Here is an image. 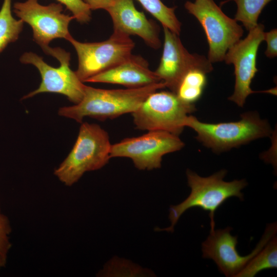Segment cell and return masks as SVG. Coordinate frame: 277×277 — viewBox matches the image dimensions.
<instances>
[{"instance_id":"1","label":"cell","mask_w":277,"mask_h":277,"mask_svg":"<svg viewBox=\"0 0 277 277\" xmlns=\"http://www.w3.org/2000/svg\"><path fill=\"white\" fill-rule=\"evenodd\" d=\"M166 87L164 83L125 89H104L86 86L82 101L60 108L58 114L82 123L85 117L100 121L133 112L151 93Z\"/></svg>"},{"instance_id":"2","label":"cell","mask_w":277,"mask_h":277,"mask_svg":"<svg viewBox=\"0 0 277 277\" xmlns=\"http://www.w3.org/2000/svg\"><path fill=\"white\" fill-rule=\"evenodd\" d=\"M227 171L222 169L209 176L202 177L187 169V182L191 188V192L182 203L170 206L168 217L171 225L167 228L159 230L173 232L179 219L187 210L199 207L209 212L210 231H213L215 229V211L229 198L236 197L241 201L243 200L244 195L241 190L247 185L244 179L224 181L223 179Z\"/></svg>"},{"instance_id":"3","label":"cell","mask_w":277,"mask_h":277,"mask_svg":"<svg viewBox=\"0 0 277 277\" xmlns=\"http://www.w3.org/2000/svg\"><path fill=\"white\" fill-rule=\"evenodd\" d=\"M111 145L107 132L100 126L82 122L72 150L54 170V175L66 186L73 185L85 173L108 163Z\"/></svg>"},{"instance_id":"4","label":"cell","mask_w":277,"mask_h":277,"mask_svg":"<svg viewBox=\"0 0 277 277\" xmlns=\"http://www.w3.org/2000/svg\"><path fill=\"white\" fill-rule=\"evenodd\" d=\"M236 122L206 123L193 115H188L185 127L193 129L196 139L216 152H221L245 144L255 139L269 136L272 129L265 120L257 113L248 112Z\"/></svg>"},{"instance_id":"5","label":"cell","mask_w":277,"mask_h":277,"mask_svg":"<svg viewBox=\"0 0 277 277\" xmlns=\"http://www.w3.org/2000/svg\"><path fill=\"white\" fill-rule=\"evenodd\" d=\"M60 63L58 67L47 64L42 57L32 52H25L20 61L25 64L34 66L40 73L42 81L36 90L24 96L22 100L32 97L41 93H55L66 96L71 102L76 104L83 99L86 85L70 68V54L60 47L49 46L44 50Z\"/></svg>"},{"instance_id":"6","label":"cell","mask_w":277,"mask_h":277,"mask_svg":"<svg viewBox=\"0 0 277 277\" xmlns=\"http://www.w3.org/2000/svg\"><path fill=\"white\" fill-rule=\"evenodd\" d=\"M172 91H155L144 101L132 115L136 128L167 131L179 135L185 127L188 114L195 111Z\"/></svg>"},{"instance_id":"7","label":"cell","mask_w":277,"mask_h":277,"mask_svg":"<svg viewBox=\"0 0 277 277\" xmlns=\"http://www.w3.org/2000/svg\"><path fill=\"white\" fill-rule=\"evenodd\" d=\"M184 7L204 29L209 45L208 60L211 63L223 61L229 48L243 36L242 26L227 16L213 0L187 1Z\"/></svg>"},{"instance_id":"8","label":"cell","mask_w":277,"mask_h":277,"mask_svg":"<svg viewBox=\"0 0 277 277\" xmlns=\"http://www.w3.org/2000/svg\"><path fill=\"white\" fill-rule=\"evenodd\" d=\"M67 41L77 53L78 64L75 72L83 83L127 60L135 46L130 36L114 31L103 42L82 43L72 36Z\"/></svg>"},{"instance_id":"9","label":"cell","mask_w":277,"mask_h":277,"mask_svg":"<svg viewBox=\"0 0 277 277\" xmlns=\"http://www.w3.org/2000/svg\"><path fill=\"white\" fill-rule=\"evenodd\" d=\"M184 146L177 135L165 131H149L112 144L110 156L129 158L136 168L149 170L160 168L164 155L180 150Z\"/></svg>"},{"instance_id":"10","label":"cell","mask_w":277,"mask_h":277,"mask_svg":"<svg viewBox=\"0 0 277 277\" xmlns=\"http://www.w3.org/2000/svg\"><path fill=\"white\" fill-rule=\"evenodd\" d=\"M61 3L42 5L38 0L16 2L13 12L24 23L32 29L33 40L44 51L55 38L68 40L71 36L69 25L74 18L73 15L63 13Z\"/></svg>"},{"instance_id":"11","label":"cell","mask_w":277,"mask_h":277,"mask_svg":"<svg viewBox=\"0 0 277 277\" xmlns=\"http://www.w3.org/2000/svg\"><path fill=\"white\" fill-rule=\"evenodd\" d=\"M276 224L267 225L262 238L252 252L241 256L236 249L238 236L230 233L232 228L210 231L207 239L202 244L203 258L212 260L219 270L227 277H236L247 264L259 253L276 232Z\"/></svg>"},{"instance_id":"12","label":"cell","mask_w":277,"mask_h":277,"mask_svg":"<svg viewBox=\"0 0 277 277\" xmlns=\"http://www.w3.org/2000/svg\"><path fill=\"white\" fill-rule=\"evenodd\" d=\"M264 26L261 24L249 31L248 35L240 39L227 50L224 60L234 67L235 83L234 92L228 99L243 107L248 95L255 93L250 87L258 71L256 66L259 45L264 40Z\"/></svg>"},{"instance_id":"13","label":"cell","mask_w":277,"mask_h":277,"mask_svg":"<svg viewBox=\"0 0 277 277\" xmlns=\"http://www.w3.org/2000/svg\"><path fill=\"white\" fill-rule=\"evenodd\" d=\"M164 43L159 65L154 71L165 87L175 93L185 75L196 69L207 73L213 69L205 56L191 54L182 44L179 35L163 27Z\"/></svg>"},{"instance_id":"14","label":"cell","mask_w":277,"mask_h":277,"mask_svg":"<svg viewBox=\"0 0 277 277\" xmlns=\"http://www.w3.org/2000/svg\"><path fill=\"white\" fill-rule=\"evenodd\" d=\"M106 11L111 17L113 31L128 36L137 35L153 49L161 47L159 27L136 9L133 0H113Z\"/></svg>"},{"instance_id":"15","label":"cell","mask_w":277,"mask_h":277,"mask_svg":"<svg viewBox=\"0 0 277 277\" xmlns=\"http://www.w3.org/2000/svg\"><path fill=\"white\" fill-rule=\"evenodd\" d=\"M161 81L155 72L149 69L145 59L140 55L131 54L125 61L89 78L85 82L110 83L136 88Z\"/></svg>"},{"instance_id":"16","label":"cell","mask_w":277,"mask_h":277,"mask_svg":"<svg viewBox=\"0 0 277 277\" xmlns=\"http://www.w3.org/2000/svg\"><path fill=\"white\" fill-rule=\"evenodd\" d=\"M277 267V239L274 236L243 269L237 277H253L260 271Z\"/></svg>"},{"instance_id":"17","label":"cell","mask_w":277,"mask_h":277,"mask_svg":"<svg viewBox=\"0 0 277 277\" xmlns=\"http://www.w3.org/2000/svg\"><path fill=\"white\" fill-rule=\"evenodd\" d=\"M12 0H4L0 9V53L10 43L18 39L24 22L12 14Z\"/></svg>"},{"instance_id":"18","label":"cell","mask_w":277,"mask_h":277,"mask_svg":"<svg viewBox=\"0 0 277 277\" xmlns=\"http://www.w3.org/2000/svg\"><path fill=\"white\" fill-rule=\"evenodd\" d=\"M206 74L196 69L189 71L180 82L174 93L182 101L193 104L202 94L207 82Z\"/></svg>"},{"instance_id":"19","label":"cell","mask_w":277,"mask_h":277,"mask_svg":"<svg viewBox=\"0 0 277 277\" xmlns=\"http://www.w3.org/2000/svg\"><path fill=\"white\" fill-rule=\"evenodd\" d=\"M144 9L148 11L162 25L172 32L179 35L181 23L175 14L176 7H169L161 0H137Z\"/></svg>"},{"instance_id":"20","label":"cell","mask_w":277,"mask_h":277,"mask_svg":"<svg viewBox=\"0 0 277 277\" xmlns=\"http://www.w3.org/2000/svg\"><path fill=\"white\" fill-rule=\"evenodd\" d=\"M272 0H226L221 3L223 5L234 1L237 6L234 19L241 22L245 28L249 31L255 27L258 19L266 5Z\"/></svg>"},{"instance_id":"21","label":"cell","mask_w":277,"mask_h":277,"mask_svg":"<svg viewBox=\"0 0 277 277\" xmlns=\"http://www.w3.org/2000/svg\"><path fill=\"white\" fill-rule=\"evenodd\" d=\"M12 227L8 217L2 210L0 204V270L5 268L12 247L10 234Z\"/></svg>"},{"instance_id":"22","label":"cell","mask_w":277,"mask_h":277,"mask_svg":"<svg viewBox=\"0 0 277 277\" xmlns=\"http://www.w3.org/2000/svg\"><path fill=\"white\" fill-rule=\"evenodd\" d=\"M66 6L80 23H88L91 18V10L83 0H56Z\"/></svg>"},{"instance_id":"23","label":"cell","mask_w":277,"mask_h":277,"mask_svg":"<svg viewBox=\"0 0 277 277\" xmlns=\"http://www.w3.org/2000/svg\"><path fill=\"white\" fill-rule=\"evenodd\" d=\"M264 40L267 43L266 55L272 58L277 55V30L274 29L264 33Z\"/></svg>"},{"instance_id":"24","label":"cell","mask_w":277,"mask_h":277,"mask_svg":"<svg viewBox=\"0 0 277 277\" xmlns=\"http://www.w3.org/2000/svg\"><path fill=\"white\" fill-rule=\"evenodd\" d=\"M91 10H107L113 4V0H83Z\"/></svg>"}]
</instances>
